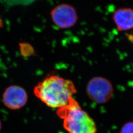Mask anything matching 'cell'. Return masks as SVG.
I'll use <instances>...</instances> for the list:
<instances>
[{
    "label": "cell",
    "mask_w": 133,
    "mask_h": 133,
    "mask_svg": "<svg viewBox=\"0 0 133 133\" xmlns=\"http://www.w3.org/2000/svg\"><path fill=\"white\" fill-rule=\"evenodd\" d=\"M86 90L91 100L99 104H105L110 100L114 91L111 82L102 76H95L90 79Z\"/></svg>",
    "instance_id": "3"
},
{
    "label": "cell",
    "mask_w": 133,
    "mask_h": 133,
    "mask_svg": "<svg viewBox=\"0 0 133 133\" xmlns=\"http://www.w3.org/2000/svg\"><path fill=\"white\" fill-rule=\"evenodd\" d=\"M54 23L59 28H71L76 24L77 15L75 9L71 5L61 4L57 6L51 11Z\"/></svg>",
    "instance_id": "4"
},
{
    "label": "cell",
    "mask_w": 133,
    "mask_h": 133,
    "mask_svg": "<svg viewBox=\"0 0 133 133\" xmlns=\"http://www.w3.org/2000/svg\"><path fill=\"white\" fill-rule=\"evenodd\" d=\"M132 66H133V65H132Z\"/></svg>",
    "instance_id": "10"
},
{
    "label": "cell",
    "mask_w": 133,
    "mask_h": 133,
    "mask_svg": "<svg viewBox=\"0 0 133 133\" xmlns=\"http://www.w3.org/2000/svg\"><path fill=\"white\" fill-rule=\"evenodd\" d=\"M27 94L24 89L18 86H11L5 91L3 101L10 109H19L24 107L27 101Z\"/></svg>",
    "instance_id": "5"
},
{
    "label": "cell",
    "mask_w": 133,
    "mask_h": 133,
    "mask_svg": "<svg viewBox=\"0 0 133 133\" xmlns=\"http://www.w3.org/2000/svg\"><path fill=\"white\" fill-rule=\"evenodd\" d=\"M34 0H11V1L15 4H28L31 3Z\"/></svg>",
    "instance_id": "8"
},
{
    "label": "cell",
    "mask_w": 133,
    "mask_h": 133,
    "mask_svg": "<svg viewBox=\"0 0 133 133\" xmlns=\"http://www.w3.org/2000/svg\"><path fill=\"white\" fill-rule=\"evenodd\" d=\"M120 133H133V121L124 124L120 129Z\"/></svg>",
    "instance_id": "7"
},
{
    "label": "cell",
    "mask_w": 133,
    "mask_h": 133,
    "mask_svg": "<svg viewBox=\"0 0 133 133\" xmlns=\"http://www.w3.org/2000/svg\"><path fill=\"white\" fill-rule=\"evenodd\" d=\"M1 127H2V125H1V121H0V131H1Z\"/></svg>",
    "instance_id": "9"
},
{
    "label": "cell",
    "mask_w": 133,
    "mask_h": 133,
    "mask_svg": "<svg viewBox=\"0 0 133 133\" xmlns=\"http://www.w3.org/2000/svg\"><path fill=\"white\" fill-rule=\"evenodd\" d=\"M76 92L72 81L56 76L46 78L34 89V93L38 99L48 107L57 109L68 104Z\"/></svg>",
    "instance_id": "1"
},
{
    "label": "cell",
    "mask_w": 133,
    "mask_h": 133,
    "mask_svg": "<svg viewBox=\"0 0 133 133\" xmlns=\"http://www.w3.org/2000/svg\"><path fill=\"white\" fill-rule=\"evenodd\" d=\"M112 18L119 31L133 29V10L130 8H120L116 10Z\"/></svg>",
    "instance_id": "6"
},
{
    "label": "cell",
    "mask_w": 133,
    "mask_h": 133,
    "mask_svg": "<svg viewBox=\"0 0 133 133\" xmlns=\"http://www.w3.org/2000/svg\"><path fill=\"white\" fill-rule=\"evenodd\" d=\"M57 114L63 120V127L69 133L97 132L94 120L73 98L68 104L57 109Z\"/></svg>",
    "instance_id": "2"
}]
</instances>
